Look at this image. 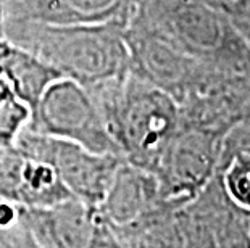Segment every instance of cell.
<instances>
[{"instance_id": "6da1fadb", "label": "cell", "mask_w": 250, "mask_h": 248, "mask_svg": "<svg viewBox=\"0 0 250 248\" xmlns=\"http://www.w3.org/2000/svg\"><path fill=\"white\" fill-rule=\"evenodd\" d=\"M84 87L102 113L123 160L153 172L179 129L176 100L131 71Z\"/></svg>"}, {"instance_id": "7a4b0ae2", "label": "cell", "mask_w": 250, "mask_h": 248, "mask_svg": "<svg viewBox=\"0 0 250 248\" xmlns=\"http://www.w3.org/2000/svg\"><path fill=\"white\" fill-rule=\"evenodd\" d=\"M0 39L28 50L39 60L83 86L123 76L129 71L125 26L42 24L7 21L0 24Z\"/></svg>"}, {"instance_id": "3957f363", "label": "cell", "mask_w": 250, "mask_h": 248, "mask_svg": "<svg viewBox=\"0 0 250 248\" xmlns=\"http://www.w3.org/2000/svg\"><path fill=\"white\" fill-rule=\"evenodd\" d=\"M26 128L74 142L90 152L120 155L89 91L68 77H58L45 89L31 110Z\"/></svg>"}, {"instance_id": "277c9868", "label": "cell", "mask_w": 250, "mask_h": 248, "mask_svg": "<svg viewBox=\"0 0 250 248\" xmlns=\"http://www.w3.org/2000/svg\"><path fill=\"white\" fill-rule=\"evenodd\" d=\"M28 155L45 161L58 174L73 197L99 207L123 158L111 153H97L74 142L34 133L24 128L15 144Z\"/></svg>"}, {"instance_id": "5b68a950", "label": "cell", "mask_w": 250, "mask_h": 248, "mask_svg": "<svg viewBox=\"0 0 250 248\" xmlns=\"http://www.w3.org/2000/svg\"><path fill=\"white\" fill-rule=\"evenodd\" d=\"M223 139L225 135L211 131L179 124L153 170L168 207H183L211 181L220 165Z\"/></svg>"}, {"instance_id": "8992f818", "label": "cell", "mask_w": 250, "mask_h": 248, "mask_svg": "<svg viewBox=\"0 0 250 248\" xmlns=\"http://www.w3.org/2000/svg\"><path fill=\"white\" fill-rule=\"evenodd\" d=\"M29 232L34 248L118 247L113 230L90 207L76 197L45 208H29Z\"/></svg>"}, {"instance_id": "52a82bcc", "label": "cell", "mask_w": 250, "mask_h": 248, "mask_svg": "<svg viewBox=\"0 0 250 248\" xmlns=\"http://www.w3.org/2000/svg\"><path fill=\"white\" fill-rule=\"evenodd\" d=\"M174 210L163 202L155 174L123 160L97 210L118 242L121 232L134 228L162 210Z\"/></svg>"}, {"instance_id": "ba28073f", "label": "cell", "mask_w": 250, "mask_h": 248, "mask_svg": "<svg viewBox=\"0 0 250 248\" xmlns=\"http://www.w3.org/2000/svg\"><path fill=\"white\" fill-rule=\"evenodd\" d=\"M137 0H0V24H121L126 28Z\"/></svg>"}, {"instance_id": "9c48e42d", "label": "cell", "mask_w": 250, "mask_h": 248, "mask_svg": "<svg viewBox=\"0 0 250 248\" xmlns=\"http://www.w3.org/2000/svg\"><path fill=\"white\" fill-rule=\"evenodd\" d=\"M0 197L28 208H45L73 195L50 165L10 145L0 149Z\"/></svg>"}, {"instance_id": "30bf717a", "label": "cell", "mask_w": 250, "mask_h": 248, "mask_svg": "<svg viewBox=\"0 0 250 248\" xmlns=\"http://www.w3.org/2000/svg\"><path fill=\"white\" fill-rule=\"evenodd\" d=\"M0 73L20 100L33 110L37 100L60 73L28 50L0 39Z\"/></svg>"}, {"instance_id": "8fae6325", "label": "cell", "mask_w": 250, "mask_h": 248, "mask_svg": "<svg viewBox=\"0 0 250 248\" xmlns=\"http://www.w3.org/2000/svg\"><path fill=\"white\" fill-rule=\"evenodd\" d=\"M216 176L228 198L250 213V152L236 150L221 155Z\"/></svg>"}, {"instance_id": "7c38bea8", "label": "cell", "mask_w": 250, "mask_h": 248, "mask_svg": "<svg viewBox=\"0 0 250 248\" xmlns=\"http://www.w3.org/2000/svg\"><path fill=\"white\" fill-rule=\"evenodd\" d=\"M28 216V207L0 197V247L34 248Z\"/></svg>"}]
</instances>
